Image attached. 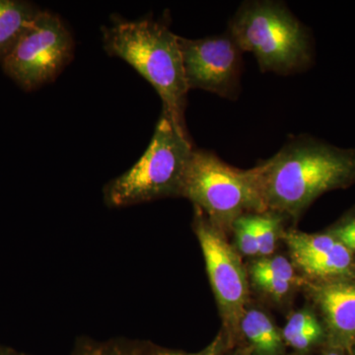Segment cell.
I'll use <instances>...</instances> for the list:
<instances>
[{
	"mask_svg": "<svg viewBox=\"0 0 355 355\" xmlns=\"http://www.w3.org/2000/svg\"><path fill=\"white\" fill-rule=\"evenodd\" d=\"M250 170L266 211L297 218L320 196L355 184V148L299 135Z\"/></svg>",
	"mask_w": 355,
	"mask_h": 355,
	"instance_id": "1",
	"label": "cell"
},
{
	"mask_svg": "<svg viewBox=\"0 0 355 355\" xmlns=\"http://www.w3.org/2000/svg\"><path fill=\"white\" fill-rule=\"evenodd\" d=\"M104 49L146 79L163 103V111L184 132L188 84L179 36L153 19L116 21L103 29Z\"/></svg>",
	"mask_w": 355,
	"mask_h": 355,
	"instance_id": "2",
	"label": "cell"
},
{
	"mask_svg": "<svg viewBox=\"0 0 355 355\" xmlns=\"http://www.w3.org/2000/svg\"><path fill=\"white\" fill-rule=\"evenodd\" d=\"M228 33L242 51L253 53L263 72L286 74L310 67V30L280 1H246L229 22Z\"/></svg>",
	"mask_w": 355,
	"mask_h": 355,
	"instance_id": "3",
	"label": "cell"
},
{
	"mask_svg": "<svg viewBox=\"0 0 355 355\" xmlns=\"http://www.w3.org/2000/svg\"><path fill=\"white\" fill-rule=\"evenodd\" d=\"M193 148L188 132L162 112L150 144L132 168L103 189L110 209L132 207L164 198L181 197Z\"/></svg>",
	"mask_w": 355,
	"mask_h": 355,
	"instance_id": "4",
	"label": "cell"
},
{
	"mask_svg": "<svg viewBox=\"0 0 355 355\" xmlns=\"http://www.w3.org/2000/svg\"><path fill=\"white\" fill-rule=\"evenodd\" d=\"M181 197L202 210L222 232L232 230L236 219L244 214L266 212L251 170L232 167L203 149L191 154Z\"/></svg>",
	"mask_w": 355,
	"mask_h": 355,
	"instance_id": "5",
	"label": "cell"
},
{
	"mask_svg": "<svg viewBox=\"0 0 355 355\" xmlns=\"http://www.w3.org/2000/svg\"><path fill=\"white\" fill-rule=\"evenodd\" d=\"M73 51V38L60 16L42 11L2 64L21 87L33 90L55 80Z\"/></svg>",
	"mask_w": 355,
	"mask_h": 355,
	"instance_id": "6",
	"label": "cell"
},
{
	"mask_svg": "<svg viewBox=\"0 0 355 355\" xmlns=\"http://www.w3.org/2000/svg\"><path fill=\"white\" fill-rule=\"evenodd\" d=\"M193 228L202 249L224 327L228 335L235 333L240 329L249 298L247 275L241 259L226 241L220 229L198 207H195Z\"/></svg>",
	"mask_w": 355,
	"mask_h": 355,
	"instance_id": "7",
	"label": "cell"
},
{
	"mask_svg": "<svg viewBox=\"0 0 355 355\" xmlns=\"http://www.w3.org/2000/svg\"><path fill=\"white\" fill-rule=\"evenodd\" d=\"M179 43L189 90L202 89L228 99L237 97L243 51L229 33L197 40L179 36Z\"/></svg>",
	"mask_w": 355,
	"mask_h": 355,
	"instance_id": "8",
	"label": "cell"
},
{
	"mask_svg": "<svg viewBox=\"0 0 355 355\" xmlns=\"http://www.w3.org/2000/svg\"><path fill=\"white\" fill-rule=\"evenodd\" d=\"M309 293L324 318L334 345L355 342V280L338 279L310 284Z\"/></svg>",
	"mask_w": 355,
	"mask_h": 355,
	"instance_id": "9",
	"label": "cell"
},
{
	"mask_svg": "<svg viewBox=\"0 0 355 355\" xmlns=\"http://www.w3.org/2000/svg\"><path fill=\"white\" fill-rule=\"evenodd\" d=\"M296 265L318 282L354 279L355 277L354 254L338 241L329 251L296 261Z\"/></svg>",
	"mask_w": 355,
	"mask_h": 355,
	"instance_id": "10",
	"label": "cell"
},
{
	"mask_svg": "<svg viewBox=\"0 0 355 355\" xmlns=\"http://www.w3.org/2000/svg\"><path fill=\"white\" fill-rule=\"evenodd\" d=\"M41 12L26 2L0 0V60L13 50Z\"/></svg>",
	"mask_w": 355,
	"mask_h": 355,
	"instance_id": "11",
	"label": "cell"
},
{
	"mask_svg": "<svg viewBox=\"0 0 355 355\" xmlns=\"http://www.w3.org/2000/svg\"><path fill=\"white\" fill-rule=\"evenodd\" d=\"M240 330L258 355H279L284 349L282 335L263 311H246Z\"/></svg>",
	"mask_w": 355,
	"mask_h": 355,
	"instance_id": "12",
	"label": "cell"
},
{
	"mask_svg": "<svg viewBox=\"0 0 355 355\" xmlns=\"http://www.w3.org/2000/svg\"><path fill=\"white\" fill-rule=\"evenodd\" d=\"M153 347L144 340L123 336L101 340L84 336L76 338L69 355H153Z\"/></svg>",
	"mask_w": 355,
	"mask_h": 355,
	"instance_id": "13",
	"label": "cell"
},
{
	"mask_svg": "<svg viewBox=\"0 0 355 355\" xmlns=\"http://www.w3.org/2000/svg\"><path fill=\"white\" fill-rule=\"evenodd\" d=\"M284 239L295 263L324 253L338 242L329 232L326 234H307L295 230L284 233Z\"/></svg>",
	"mask_w": 355,
	"mask_h": 355,
	"instance_id": "14",
	"label": "cell"
},
{
	"mask_svg": "<svg viewBox=\"0 0 355 355\" xmlns=\"http://www.w3.org/2000/svg\"><path fill=\"white\" fill-rule=\"evenodd\" d=\"M254 231L259 244V254L270 256L275 252V245L282 234L284 216L275 212L253 214Z\"/></svg>",
	"mask_w": 355,
	"mask_h": 355,
	"instance_id": "15",
	"label": "cell"
},
{
	"mask_svg": "<svg viewBox=\"0 0 355 355\" xmlns=\"http://www.w3.org/2000/svg\"><path fill=\"white\" fill-rule=\"evenodd\" d=\"M250 275L275 277V279L286 280L291 284L296 282L293 266L291 265V261L282 256L261 259L254 261L250 268Z\"/></svg>",
	"mask_w": 355,
	"mask_h": 355,
	"instance_id": "16",
	"label": "cell"
},
{
	"mask_svg": "<svg viewBox=\"0 0 355 355\" xmlns=\"http://www.w3.org/2000/svg\"><path fill=\"white\" fill-rule=\"evenodd\" d=\"M232 230L234 231L239 251L246 256H258L259 244L254 231L253 212L236 219Z\"/></svg>",
	"mask_w": 355,
	"mask_h": 355,
	"instance_id": "17",
	"label": "cell"
},
{
	"mask_svg": "<svg viewBox=\"0 0 355 355\" xmlns=\"http://www.w3.org/2000/svg\"><path fill=\"white\" fill-rule=\"evenodd\" d=\"M318 324H320L319 320L312 311L307 309L298 311L289 318L282 331V338L286 340V342H288L294 336L304 333Z\"/></svg>",
	"mask_w": 355,
	"mask_h": 355,
	"instance_id": "18",
	"label": "cell"
},
{
	"mask_svg": "<svg viewBox=\"0 0 355 355\" xmlns=\"http://www.w3.org/2000/svg\"><path fill=\"white\" fill-rule=\"evenodd\" d=\"M329 233L355 254V210L336 224Z\"/></svg>",
	"mask_w": 355,
	"mask_h": 355,
	"instance_id": "19",
	"label": "cell"
},
{
	"mask_svg": "<svg viewBox=\"0 0 355 355\" xmlns=\"http://www.w3.org/2000/svg\"><path fill=\"white\" fill-rule=\"evenodd\" d=\"M251 277L254 286L275 298L284 297L291 291L292 284L286 280L258 275H251Z\"/></svg>",
	"mask_w": 355,
	"mask_h": 355,
	"instance_id": "20",
	"label": "cell"
},
{
	"mask_svg": "<svg viewBox=\"0 0 355 355\" xmlns=\"http://www.w3.org/2000/svg\"><path fill=\"white\" fill-rule=\"evenodd\" d=\"M227 345V338L223 331L219 333L216 338L207 347L198 352H184L181 350L162 349L153 347V355H223Z\"/></svg>",
	"mask_w": 355,
	"mask_h": 355,
	"instance_id": "21",
	"label": "cell"
},
{
	"mask_svg": "<svg viewBox=\"0 0 355 355\" xmlns=\"http://www.w3.org/2000/svg\"><path fill=\"white\" fill-rule=\"evenodd\" d=\"M324 336L323 327L321 324L312 327L309 330L300 334V335L294 336L289 340L288 343L291 347L297 350H306L312 347L313 345L319 342Z\"/></svg>",
	"mask_w": 355,
	"mask_h": 355,
	"instance_id": "22",
	"label": "cell"
},
{
	"mask_svg": "<svg viewBox=\"0 0 355 355\" xmlns=\"http://www.w3.org/2000/svg\"><path fill=\"white\" fill-rule=\"evenodd\" d=\"M0 355H32L26 354V352H18V350L11 349V347H1L0 345Z\"/></svg>",
	"mask_w": 355,
	"mask_h": 355,
	"instance_id": "23",
	"label": "cell"
},
{
	"mask_svg": "<svg viewBox=\"0 0 355 355\" xmlns=\"http://www.w3.org/2000/svg\"><path fill=\"white\" fill-rule=\"evenodd\" d=\"M326 355H340V354H338V352H329V354H327Z\"/></svg>",
	"mask_w": 355,
	"mask_h": 355,
	"instance_id": "24",
	"label": "cell"
}]
</instances>
